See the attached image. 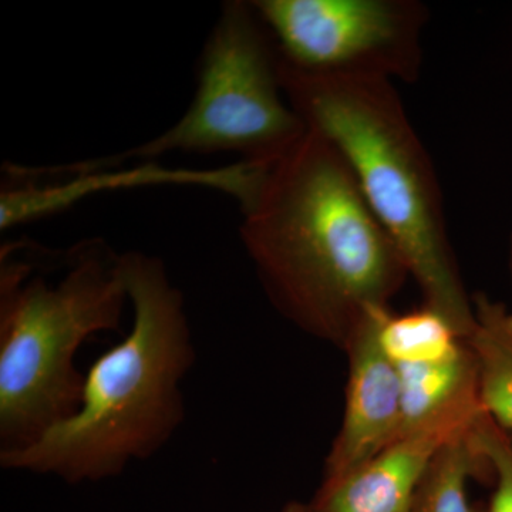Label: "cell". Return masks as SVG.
I'll return each instance as SVG.
<instances>
[{
    "label": "cell",
    "instance_id": "cell-3",
    "mask_svg": "<svg viewBox=\"0 0 512 512\" xmlns=\"http://www.w3.org/2000/svg\"><path fill=\"white\" fill-rule=\"evenodd\" d=\"M279 76L292 109L345 158L419 284L423 305L467 340L473 298L448 239L439 180L392 80L305 72L282 56Z\"/></svg>",
    "mask_w": 512,
    "mask_h": 512
},
{
    "label": "cell",
    "instance_id": "cell-8",
    "mask_svg": "<svg viewBox=\"0 0 512 512\" xmlns=\"http://www.w3.org/2000/svg\"><path fill=\"white\" fill-rule=\"evenodd\" d=\"M383 340L402 384L399 437L456 407L480 403L473 350L437 313L424 305L402 315L389 311Z\"/></svg>",
    "mask_w": 512,
    "mask_h": 512
},
{
    "label": "cell",
    "instance_id": "cell-10",
    "mask_svg": "<svg viewBox=\"0 0 512 512\" xmlns=\"http://www.w3.org/2000/svg\"><path fill=\"white\" fill-rule=\"evenodd\" d=\"M389 311L370 313L346 346L345 413L326 457L323 480L352 473L399 437L402 384L383 340V322Z\"/></svg>",
    "mask_w": 512,
    "mask_h": 512
},
{
    "label": "cell",
    "instance_id": "cell-5",
    "mask_svg": "<svg viewBox=\"0 0 512 512\" xmlns=\"http://www.w3.org/2000/svg\"><path fill=\"white\" fill-rule=\"evenodd\" d=\"M281 53L252 2L228 0L212 28L197 73V89L181 119L146 143L60 170H96L164 154L235 153L271 167L292 150L308 126L292 109L279 76Z\"/></svg>",
    "mask_w": 512,
    "mask_h": 512
},
{
    "label": "cell",
    "instance_id": "cell-7",
    "mask_svg": "<svg viewBox=\"0 0 512 512\" xmlns=\"http://www.w3.org/2000/svg\"><path fill=\"white\" fill-rule=\"evenodd\" d=\"M269 167L247 161L217 168L168 167L158 161L136 165L64 171L42 165L6 164L3 171L12 183L0 191V229L19 227L52 217L86 198L103 192L144 187H202L221 192L247 207L255 197Z\"/></svg>",
    "mask_w": 512,
    "mask_h": 512
},
{
    "label": "cell",
    "instance_id": "cell-4",
    "mask_svg": "<svg viewBox=\"0 0 512 512\" xmlns=\"http://www.w3.org/2000/svg\"><path fill=\"white\" fill-rule=\"evenodd\" d=\"M127 302L121 254L100 239L74 247L56 282L2 256L0 453L30 446L76 412L77 352L94 335L120 332Z\"/></svg>",
    "mask_w": 512,
    "mask_h": 512
},
{
    "label": "cell",
    "instance_id": "cell-14",
    "mask_svg": "<svg viewBox=\"0 0 512 512\" xmlns=\"http://www.w3.org/2000/svg\"><path fill=\"white\" fill-rule=\"evenodd\" d=\"M279 512H313L311 505L309 504H302V503H296V501H293V503L286 504L284 508H282Z\"/></svg>",
    "mask_w": 512,
    "mask_h": 512
},
{
    "label": "cell",
    "instance_id": "cell-12",
    "mask_svg": "<svg viewBox=\"0 0 512 512\" xmlns=\"http://www.w3.org/2000/svg\"><path fill=\"white\" fill-rule=\"evenodd\" d=\"M477 474L493 476L474 443L471 427L434 458L410 512H476L468 501L467 483Z\"/></svg>",
    "mask_w": 512,
    "mask_h": 512
},
{
    "label": "cell",
    "instance_id": "cell-9",
    "mask_svg": "<svg viewBox=\"0 0 512 512\" xmlns=\"http://www.w3.org/2000/svg\"><path fill=\"white\" fill-rule=\"evenodd\" d=\"M483 413L464 404L407 431L352 473L323 480L313 512H410L421 481L437 454L466 433Z\"/></svg>",
    "mask_w": 512,
    "mask_h": 512
},
{
    "label": "cell",
    "instance_id": "cell-11",
    "mask_svg": "<svg viewBox=\"0 0 512 512\" xmlns=\"http://www.w3.org/2000/svg\"><path fill=\"white\" fill-rule=\"evenodd\" d=\"M474 329L467 342L478 366L483 412L512 433V311L485 293L473 298Z\"/></svg>",
    "mask_w": 512,
    "mask_h": 512
},
{
    "label": "cell",
    "instance_id": "cell-6",
    "mask_svg": "<svg viewBox=\"0 0 512 512\" xmlns=\"http://www.w3.org/2000/svg\"><path fill=\"white\" fill-rule=\"evenodd\" d=\"M282 59L305 72L412 83L429 9L417 0H254Z\"/></svg>",
    "mask_w": 512,
    "mask_h": 512
},
{
    "label": "cell",
    "instance_id": "cell-2",
    "mask_svg": "<svg viewBox=\"0 0 512 512\" xmlns=\"http://www.w3.org/2000/svg\"><path fill=\"white\" fill-rule=\"evenodd\" d=\"M133 323L84 373L76 412L30 446L0 453L8 471L79 485L119 477L167 446L185 419L195 346L183 292L158 256L121 254Z\"/></svg>",
    "mask_w": 512,
    "mask_h": 512
},
{
    "label": "cell",
    "instance_id": "cell-13",
    "mask_svg": "<svg viewBox=\"0 0 512 512\" xmlns=\"http://www.w3.org/2000/svg\"><path fill=\"white\" fill-rule=\"evenodd\" d=\"M474 443L495 480L488 512H512V436L481 413L473 426Z\"/></svg>",
    "mask_w": 512,
    "mask_h": 512
},
{
    "label": "cell",
    "instance_id": "cell-15",
    "mask_svg": "<svg viewBox=\"0 0 512 512\" xmlns=\"http://www.w3.org/2000/svg\"><path fill=\"white\" fill-rule=\"evenodd\" d=\"M510 272L512 276V241H511V248H510Z\"/></svg>",
    "mask_w": 512,
    "mask_h": 512
},
{
    "label": "cell",
    "instance_id": "cell-1",
    "mask_svg": "<svg viewBox=\"0 0 512 512\" xmlns=\"http://www.w3.org/2000/svg\"><path fill=\"white\" fill-rule=\"evenodd\" d=\"M241 212L239 238L276 311L343 352L410 278L345 158L312 128Z\"/></svg>",
    "mask_w": 512,
    "mask_h": 512
}]
</instances>
